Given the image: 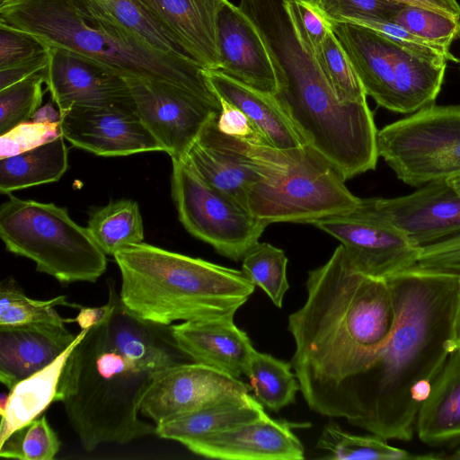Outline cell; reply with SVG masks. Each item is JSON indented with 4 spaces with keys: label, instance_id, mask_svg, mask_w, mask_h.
<instances>
[{
    "label": "cell",
    "instance_id": "cell-29",
    "mask_svg": "<svg viewBox=\"0 0 460 460\" xmlns=\"http://www.w3.org/2000/svg\"><path fill=\"white\" fill-rule=\"evenodd\" d=\"M130 31L154 48L192 59L176 39L137 0H75Z\"/></svg>",
    "mask_w": 460,
    "mask_h": 460
},
{
    "label": "cell",
    "instance_id": "cell-1",
    "mask_svg": "<svg viewBox=\"0 0 460 460\" xmlns=\"http://www.w3.org/2000/svg\"><path fill=\"white\" fill-rule=\"evenodd\" d=\"M395 322L386 344L344 383L319 414L387 440L409 441L417 413L455 349L452 322L460 275L418 266L386 279Z\"/></svg>",
    "mask_w": 460,
    "mask_h": 460
},
{
    "label": "cell",
    "instance_id": "cell-26",
    "mask_svg": "<svg viewBox=\"0 0 460 460\" xmlns=\"http://www.w3.org/2000/svg\"><path fill=\"white\" fill-rule=\"evenodd\" d=\"M89 327L81 328L70 346L52 363L17 383L8 394L1 412L0 441L12 432L40 417L55 402L64 364Z\"/></svg>",
    "mask_w": 460,
    "mask_h": 460
},
{
    "label": "cell",
    "instance_id": "cell-7",
    "mask_svg": "<svg viewBox=\"0 0 460 460\" xmlns=\"http://www.w3.org/2000/svg\"><path fill=\"white\" fill-rule=\"evenodd\" d=\"M8 196L0 207V237L8 252L63 284L95 282L105 272L106 254L66 208Z\"/></svg>",
    "mask_w": 460,
    "mask_h": 460
},
{
    "label": "cell",
    "instance_id": "cell-40",
    "mask_svg": "<svg viewBox=\"0 0 460 460\" xmlns=\"http://www.w3.org/2000/svg\"><path fill=\"white\" fill-rule=\"evenodd\" d=\"M62 136L59 124L27 121L0 137V159L19 155Z\"/></svg>",
    "mask_w": 460,
    "mask_h": 460
},
{
    "label": "cell",
    "instance_id": "cell-33",
    "mask_svg": "<svg viewBox=\"0 0 460 460\" xmlns=\"http://www.w3.org/2000/svg\"><path fill=\"white\" fill-rule=\"evenodd\" d=\"M242 261V270L249 280L262 289L274 305L281 308L289 288L285 252L269 243L258 242Z\"/></svg>",
    "mask_w": 460,
    "mask_h": 460
},
{
    "label": "cell",
    "instance_id": "cell-13",
    "mask_svg": "<svg viewBox=\"0 0 460 460\" xmlns=\"http://www.w3.org/2000/svg\"><path fill=\"white\" fill-rule=\"evenodd\" d=\"M251 391L240 378L201 363L183 362L156 379L141 402L140 414L157 426Z\"/></svg>",
    "mask_w": 460,
    "mask_h": 460
},
{
    "label": "cell",
    "instance_id": "cell-35",
    "mask_svg": "<svg viewBox=\"0 0 460 460\" xmlns=\"http://www.w3.org/2000/svg\"><path fill=\"white\" fill-rule=\"evenodd\" d=\"M314 54L341 102H354L367 100L366 92L355 69L331 29Z\"/></svg>",
    "mask_w": 460,
    "mask_h": 460
},
{
    "label": "cell",
    "instance_id": "cell-25",
    "mask_svg": "<svg viewBox=\"0 0 460 460\" xmlns=\"http://www.w3.org/2000/svg\"><path fill=\"white\" fill-rule=\"evenodd\" d=\"M250 393L229 396L215 404L155 426V434L184 447L206 436L267 417Z\"/></svg>",
    "mask_w": 460,
    "mask_h": 460
},
{
    "label": "cell",
    "instance_id": "cell-17",
    "mask_svg": "<svg viewBox=\"0 0 460 460\" xmlns=\"http://www.w3.org/2000/svg\"><path fill=\"white\" fill-rule=\"evenodd\" d=\"M213 117L181 160L205 182L248 209L249 187L257 172L247 143L222 133Z\"/></svg>",
    "mask_w": 460,
    "mask_h": 460
},
{
    "label": "cell",
    "instance_id": "cell-15",
    "mask_svg": "<svg viewBox=\"0 0 460 460\" xmlns=\"http://www.w3.org/2000/svg\"><path fill=\"white\" fill-rule=\"evenodd\" d=\"M62 136L96 155L125 156L164 151L137 113L107 108L72 107L61 112Z\"/></svg>",
    "mask_w": 460,
    "mask_h": 460
},
{
    "label": "cell",
    "instance_id": "cell-18",
    "mask_svg": "<svg viewBox=\"0 0 460 460\" xmlns=\"http://www.w3.org/2000/svg\"><path fill=\"white\" fill-rule=\"evenodd\" d=\"M218 48L219 71L260 92L277 93L275 69L260 34L229 0L219 13Z\"/></svg>",
    "mask_w": 460,
    "mask_h": 460
},
{
    "label": "cell",
    "instance_id": "cell-23",
    "mask_svg": "<svg viewBox=\"0 0 460 460\" xmlns=\"http://www.w3.org/2000/svg\"><path fill=\"white\" fill-rule=\"evenodd\" d=\"M415 431L429 447L460 445V350L454 349L419 409Z\"/></svg>",
    "mask_w": 460,
    "mask_h": 460
},
{
    "label": "cell",
    "instance_id": "cell-38",
    "mask_svg": "<svg viewBox=\"0 0 460 460\" xmlns=\"http://www.w3.org/2000/svg\"><path fill=\"white\" fill-rule=\"evenodd\" d=\"M391 21L421 39L448 49L460 39V20L426 8L403 4Z\"/></svg>",
    "mask_w": 460,
    "mask_h": 460
},
{
    "label": "cell",
    "instance_id": "cell-19",
    "mask_svg": "<svg viewBox=\"0 0 460 460\" xmlns=\"http://www.w3.org/2000/svg\"><path fill=\"white\" fill-rule=\"evenodd\" d=\"M327 22L355 69L367 96L374 99L379 106L396 112L394 84L398 54L402 47L366 27Z\"/></svg>",
    "mask_w": 460,
    "mask_h": 460
},
{
    "label": "cell",
    "instance_id": "cell-32",
    "mask_svg": "<svg viewBox=\"0 0 460 460\" xmlns=\"http://www.w3.org/2000/svg\"><path fill=\"white\" fill-rule=\"evenodd\" d=\"M82 306L67 302L66 296L48 300L32 299L26 296L13 277H7L0 285V326H13L37 323H67L75 319H65L56 306Z\"/></svg>",
    "mask_w": 460,
    "mask_h": 460
},
{
    "label": "cell",
    "instance_id": "cell-5",
    "mask_svg": "<svg viewBox=\"0 0 460 460\" xmlns=\"http://www.w3.org/2000/svg\"><path fill=\"white\" fill-rule=\"evenodd\" d=\"M113 257L122 303L157 324L234 317L255 289L243 270L144 242L126 245Z\"/></svg>",
    "mask_w": 460,
    "mask_h": 460
},
{
    "label": "cell",
    "instance_id": "cell-45",
    "mask_svg": "<svg viewBox=\"0 0 460 460\" xmlns=\"http://www.w3.org/2000/svg\"><path fill=\"white\" fill-rule=\"evenodd\" d=\"M403 4L432 10L460 20V5L456 0H395Z\"/></svg>",
    "mask_w": 460,
    "mask_h": 460
},
{
    "label": "cell",
    "instance_id": "cell-11",
    "mask_svg": "<svg viewBox=\"0 0 460 460\" xmlns=\"http://www.w3.org/2000/svg\"><path fill=\"white\" fill-rule=\"evenodd\" d=\"M312 225L335 237L362 274L386 279L417 265L420 247L391 223L355 209Z\"/></svg>",
    "mask_w": 460,
    "mask_h": 460
},
{
    "label": "cell",
    "instance_id": "cell-20",
    "mask_svg": "<svg viewBox=\"0 0 460 460\" xmlns=\"http://www.w3.org/2000/svg\"><path fill=\"white\" fill-rule=\"evenodd\" d=\"M207 70H218L219 13L228 0H137Z\"/></svg>",
    "mask_w": 460,
    "mask_h": 460
},
{
    "label": "cell",
    "instance_id": "cell-30",
    "mask_svg": "<svg viewBox=\"0 0 460 460\" xmlns=\"http://www.w3.org/2000/svg\"><path fill=\"white\" fill-rule=\"evenodd\" d=\"M290 362L255 350L244 376L249 379L254 398L270 411L278 412L293 403L300 391L298 380Z\"/></svg>",
    "mask_w": 460,
    "mask_h": 460
},
{
    "label": "cell",
    "instance_id": "cell-3",
    "mask_svg": "<svg viewBox=\"0 0 460 460\" xmlns=\"http://www.w3.org/2000/svg\"><path fill=\"white\" fill-rule=\"evenodd\" d=\"M305 288V302L288 316L295 341L290 364L304 400L319 414L386 344L395 309L387 279L359 272L341 244L308 272Z\"/></svg>",
    "mask_w": 460,
    "mask_h": 460
},
{
    "label": "cell",
    "instance_id": "cell-48",
    "mask_svg": "<svg viewBox=\"0 0 460 460\" xmlns=\"http://www.w3.org/2000/svg\"><path fill=\"white\" fill-rule=\"evenodd\" d=\"M447 181L460 194V175L452 177Z\"/></svg>",
    "mask_w": 460,
    "mask_h": 460
},
{
    "label": "cell",
    "instance_id": "cell-6",
    "mask_svg": "<svg viewBox=\"0 0 460 460\" xmlns=\"http://www.w3.org/2000/svg\"><path fill=\"white\" fill-rule=\"evenodd\" d=\"M247 143L257 180L247 193L249 211L268 226L313 224L354 211L361 201L339 172L307 145L289 149Z\"/></svg>",
    "mask_w": 460,
    "mask_h": 460
},
{
    "label": "cell",
    "instance_id": "cell-36",
    "mask_svg": "<svg viewBox=\"0 0 460 460\" xmlns=\"http://www.w3.org/2000/svg\"><path fill=\"white\" fill-rule=\"evenodd\" d=\"M45 71L0 90L1 135L21 123L30 121L41 107Z\"/></svg>",
    "mask_w": 460,
    "mask_h": 460
},
{
    "label": "cell",
    "instance_id": "cell-47",
    "mask_svg": "<svg viewBox=\"0 0 460 460\" xmlns=\"http://www.w3.org/2000/svg\"><path fill=\"white\" fill-rule=\"evenodd\" d=\"M452 341L455 349L460 350V280L457 288L452 322Z\"/></svg>",
    "mask_w": 460,
    "mask_h": 460
},
{
    "label": "cell",
    "instance_id": "cell-31",
    "mask_svg": "<svg viewBox=\"0 0 460 460\" xmlns=\"http://www.w3.org/2000/svg\"><path fill=\"white\" fill-rule=\"evenodd\" d=\"M316 447L325 453L322 458L332 460L420 458V456H411L402 448L391 446L386 438L378 435L351 434L335 422H330L323 427Z\"/></svg>",
    "mask_w": 460,
    "mask_h": 460
},
{
    "label": "cell",
    "instance_id": "cell-12",
    "mask_svg": "<svg viewBox=\"0 0 460 460\" xmlns=\"http://www.w3.org/2000/svg\"><path fill=\"white\" fill-rule=\"evenodd\" d=\"M356 209L391 223L420 248L460 232V194L447 180L401 197L361 199Z\"/></svg>",
    "mask_w": 460,
    "mask_h": 460
},
{
    "label": "cell",
    "instance_id": "cell-44",
    "mask_svg": "<svg viewBox=\"0 0 460 460\" xmlns=\"http://www.w3.org/2000/svg\"><path fill=\"white\" fill-rule=\"evenodd\" d=\"M49 59V49L31 58L0 69V90L44 72Z\"/></svg>",
    "mask_w": 460,
    "mask_h": 460
},
{
    "label": "cell",
    "instance_id": "cell-22",
    "mask_svg": "<svg viewBox=\"0 0 460 460\" xmlns=\"http://www.w3.org/2000/svg\"><path fill=\"white\" fill-rule=\"evenodd\" d=\"M75 337L65 323L0 326V381L11 390L52 363Z\"/></svg>",
    "mask_w": 460,
    "mask_h": 460
},
{
    "label": "cell",
    "instance_id": "cell-41",
    "mask_svg": "<svg viewBox=\"0 0 460 460\" xmlns=\"http://www.w3.org/2000/svg\"><path fill=\"white\" fill-rule=\"evenodd\" d=\"M49 48L35 37L0 25V69L31 58Z\"/></svg>",
    "mask_w": 460,
    "mask_h": 460
},
{
    "label": "cell",
    "instance_id": "cell-24",
    "mask_svg": "<svg viewBox=\"0 0 460 460\" xmlns=\"http://www.w3.org/2000/svg\"><path fill=\"white\" fill-rule=\"evenodd\" d=\"M206 75L217 96L239 108L268 144L280 149L305 145L273 95L253 89L219 70L206 69Z\"/></svg>",
    "mask_w": 460,
    "mask_h": 460
},
{
    "label": "cell",
    "instance_id": "cell-39",
    "mask_svg": "<svg viewBox=\"0 0 460 460\" xmlns=\"http://www.w3.org/2000/svg\"><path fill=\"white\" fill-rule=\"evenodd\" d=\"M326 21L364 16L391 21L403 4L395 0H310Z\"/></svg>",
    "mask_w": 460,
    "mask_h": 460
},
{
    "label": "cell",
    "instance_id": "cell-43",
    "mask_svg": "<svg viewBox=\"0 0 460 460\" xmlns=\"http://www.w3.org/2000/svg\"><path fill=\"white\" fill-rule=\"evenodd\" d=\"M220 112L217 116V128L225 135L245 142L268 144L249 118L236 106L218 97ZM270 145V144H269Z\"/></svg>",
    "mask_w": 460,
    "mask_h": 460
},
{
    "label": "cell",
    "instance_id": "cell-37",
    "mask_svg": "<svg viewBox=\"0 0 460 460\" xmlns=\"http://www.w3.org/2000/svg\"><path fill=\"white\" fill-rule=\"evenodd\" d=\"M334 22H347L366 27L388 38L423 59L438 64H447L448 61L458 63V58L450 52V49L421 39L392 21L373 17L355 16L341 18Z\"/></svg>",
    "mask_w": 460,
    "mask_h": 460
},
{
    "label": "cell",
    "instance_id": "cell-8",
    "mask_svg": "<svg viewBox=\"0 0 460 460\" xmlns=\"http://www.w3.org/2000/svg\"><path fill=\"white\" fill-rule=\"evenodd\" d=\"M377 150L410 186L460 175V105L431 104L385 126Z\"/></svg>",
    "mask_w": 460,
    "mask_h": 460
},
{
    "label": "cell",
    "instance_id": "cell-46",
    "mask_svg": "<svg viewBox=\"0 0 460 460\" xmlns=\"http://www.w3.org/2000/svg\"><path fill=\"white\" fill-rule=\"evenodd\" d=\"M31 120L38 123L59 124L61 112L54 108L53 102H49L40 107Z\"/></svg>",
    "mask_w": 460,
    "mask_h": 460
},
{
    "label": "cell",
    "instance_id": "cell-10",
    "mask_svg": "<svg viewBox=\"0 0 460 460\" xmlns=\"http://www.w3.org/2000/svg\"><path fill=\"white\" fill-rule=\"evenodd\" d=\"M137 113L172 160H183L220 106L178 86L141 78L125 79Z\"/></svg>",
    "mask_w": 460,
    "mask_h": 460
},
{
    "label": "cell",
    "instance_id": "cell-42",
    "mask_svg": "<svg viewBox=\"0 0 460 460\" xmlns=\"http://www.w3.org/2000/svg\"><path fill=\"white\" fill-rule=\"evenodd\" d=\"M416 266L460 275V232L421 247Z\"/></svg>",
    "mask_w": 460,
    "mask_h": 460
},
{
    "label": "cell",
    "instance_id": "cell-27",
    "mask_svg": "<svg viewBox=\"0 0 460 460\" xmlns=\"http://www.w3.org/2000/svg\"><path fill=\"white\" fill-rule=\"evenodd\" d=\"M63 136L29 151L0 159V192H12L58 181L68 168Z\"/></svg>",
    "mask_w": 460,
    "mask_h": 460
},
{
    "label": "cell",
    "instance_id": "cell-21",
    "mask_svg": "<svg viewBox=\"0 0 460 460\" xmlns=\"http://www.w3.org/2000/svg\"><path fill=\"white\" fill-rule=\"evenodd\" d=\"M177 347L194 362L223 371L234 377L244 376L256 350L234 317L186 321L170 325Z\"/></svg>",
    "mask_w": 460,
    "mask_h": 460
},
{
    "label": "cell",
    "instance_id": "cell-16",
    "mask_svg": "<svg viewBox=\"0 0 460 460\" xmlns=\"http://www.w3.org/2000/svg\"><path fill=\"white\" fill-rule=\"evenodd\" d=\"M306 426L268 415L206 436L186 447L198 456L213 459L302 460L305 448L293 429Z\"/></svg>",
    "mask_w": 460,
    "mask_h": 460
},
{
    "label": "cell",
    "instance_id": "cell-28",
    "mask_svg": "<svg viewBox=\"0 0 460 460\" xmlns=\"http://www.w3.org/2000/svg\"><path fill=\"white\" fill-rule=\"evenodd\" d=\"M91 236L106 255L120 248L141 243L144 226L138 204L131 199H118L89 211L87 226Z\"/></svg>",
    "mask_w": 460,
    "mask_h": 460
},
{
    "label": "cell",
    "instance_id": "cell-9",
    "mask_svg": "<svg viewBox=\"0 0 460 460\" xmlns=\"http://www.w3.org/2000/svg\"><path fill=\"white\" fill-rule=\"evenodd\" d=\"M172 162V197L184 228L220 255L242 261L268 225L208 185L182 161Z\"/></svg>",
    "mask_w": 460,
    "mask_h": 460
},
{
    "label": "cell",
    "instance_id": "cell-14",
    "mask_svg": "<svg viewBox=\"0 0 460 460\" xmlns=\"http://www.w3.org/2000/svg\"><path fill=\"white\" fill-rule=\"evenodd\" d=\"M45 84L60 112L79 106L137 113L123 77L62 49L49 48Z\"/></svg>",
    "mask_w": 460,
    "mask_h": 460
},
{
    "label": "cell",
    "instance_id": "cell-50",
    "mask_svg": "<svg viewBox=\"0 0 460 460\" xmlns=\"http://www.w3.org/2000/svg\"><path fill=\"white\" fill-rule=\"evenodd\" d=\"M458 63H459V65H460V57H459V58H458Z\"/></svg>",
    "mask_w": 460,
    "mask_h": 460
},
{
    "label": "cell",
    "instance_id": "cell-49",
    "mask_svg": "<svg viewBox=\"0 0 460 460\" xmlns=\"http://www.w3.org/2000/svg\"><path fill=\"white\" fill-rule=\"evenodd\" d=\"M441 458L442 459L460 460V447L458 449H456L454 453H452L448 456H443Z\"/></svg>",
    "mask_w": 460,
    "mask_h": 460
},
{
    "label": "cell",
    "instance_id": "cell-34",
    "mask_svg": "<svg viewBox=\"0 0 460 460\" xmlns=\"http://www.w3.org/2000/svg\"><path fill=\"white\" fill-rule=\"evenodd\" d=\"M60 441L46 417L31 420L0 441V456L20 460H51L59 452Z\"/></svg>",
    "mask_w": 460,
    "mask_h": 460
},
{
    "label": "cell",
    "instance_id": "cell-2",
    "mask_svg": "<svg viewBox=\"0 0 460 460\" xmlns=\"http://www.w3.org/2000/svg\"><path fill=\"white\" fill-rule=\"evenodd\" d=\"M102 307L68 355L55 398L86 451L155 434V425L139 417L141 402L157 378L188 358L170 325L136 315L112 285Z\"/></svg>",
    "mask_w": 460,
    "mask_h": 460
},
{
    "label": "cell",
    "instance_id": "cell-4",
    "mask_svg": "<svg viewBox=\"0 0 460 460\" xmlns=\"http://www.w3.org/2000/svg\"><path fill=\"white\" fill-rule=\"evenodd\" d=\"M0 25L89 59L124 79L166 83L220 106L206 69L196 61L154 48L75 0H0Z\"/></svg>",
    "mask_w": 460,
    "mask_h": 460
}]
</instances>
